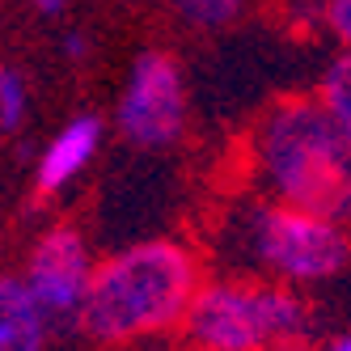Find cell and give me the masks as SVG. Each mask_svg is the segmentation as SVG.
<instances>
[{
  "mask_svg": "<svg viewBox=\"0 0 351 351\" xmlns=\"http://www.w3.org/2000/svg\"><path fill=\"white\" fill-rule=\"evenodd\" d=\"M250 165L267 199L351 229V144L317 97L275 102L250 136Z\"/></svg>",
  "mask_w": 351,
  "mask_h": 351,
  "instance_id": "obj_1",
  "label": "cell"
},
{
  "mask_svg": "<svg viewBox=\"0 0 351 351\" xmlns=\"http://www.w3.org/2000/svg\"><path fill=\"white\" fill-rule=\"evenodd\" d=\"M199 284V258L182 241H140L97 263L81 330L93 343H136L182 326Z\"/></svg>",
  "mask_w": 351,
  "mask_h": 351,
  "instance_id": "obj_2",
  "label": "cell"
},
{
  "mask_svg": "<svg viewBox=\"0 0 351 351\" xmlns=\"http://www.w3.org/2000/svg\"><path fill=\"white\" fill-rule=\"evenodd\" d=\"M220 245L237 267L280 284H322L351 263V229L275 199H250L220 224Z\"/></svg>",
  "mask_w": 351,
  "mask_h": 351,
  "instance_id": "obj_3",
  "label": "cell"
},
{
  "mask_svg": "<svg viewBox=\"0 0 351 351\" xmlns=\"http://www.w3.org/2000/svg\"><path fill=\"white\" fill-rule=\"evenodd\" d=\"M313 313L288 284L216 280L195 292L182 335L195 351H300Z\"/></svg>",
  "mask_w": 351,
  "mask_h": 351,
  "instance_id": "obj_4",
  "label": "cell"
},
{
  "mask_svg": "<svg viewBox=\"0 0 351 351\" xmlns=\"http://www.w3.org/2000/svg\"><path fill=\"white\" fill-rule=\"evenodd\" d=\"M186 128V81L165 51H144L119 97V132L136 148H169Z\"/></svg>",
  "mask_w": 351,
  "mask_h": 351,
  "instance_id": "obj_5",
  "label": "cell"
},
{
  "mask_svg": "<svg viewBox=\"0 0 351 351\" xmlns=\"http://www.w3.org/2000/svg\"><path fill=\"white\" fill-rule=\"evenodd\" d=\"M93 271H97V263L89 254V241L81 237V229L56 224V229H47L34 241L21 280L30 284L34 300L43 305V313L51 317V326H60V330H81V313H85Z\"/></svg>",
  "mask_w": 351,
  "mask_h": 351,
  "instance_id": "obj_6",
  "label": "cell"
},
{
  "mask_svg": "<svg viewBox=\"0 0 351 351\" xmlns=\"http://www.w3.org/2000/svg\"><path fill=\"white\" fill-rule=\"evenodd\" d=\"M51 317L43 313L21 275H0V351H47Z\"/></svg>",
  "mask_w": 351,
  "mask_h": 351,
  "instance_id": "obj_7",
  "label": "cell"
},
{
  "mask_svg": "<svg viewBox=\"0 0 351 351\" xmlns=\"http://www.w3.org/2000/svg\"><path fill=\"white\" fill-rule=\"evenodd\" d=\"M97 144H102V123H97L93 114H81V119H72L68 128L47 144V153L38 157V173H34V186L43 195H56L64 191L77 173L93 161L97 153Z\"/></svg>",
  "mask_w": 351,
  "mask_h": 351,
  "instance_id": "obj_8",
  "label": "cell"
},
{
  "mask_svg": "<svg viewBox=\"0 0 351 351\" xmlns=\"http://www.w3.org/2000/svg\"><path fill=\"white\" fill-rule=\"evenodd\" d=\"M317 102L326 106V114H330V123L339 128V136L351 144V47L330 68H326L322 89H317Z\"/></svg>",
  "mask_w": 351,
  "mask_h": 351,
  "instance_id": "obj_9",
  "label": "cell"
},
{
  "mask_svg": "<svg viewBox=\"0 0 351 351\" xmlns=\"http://www.w3.org/2000/svg\"><path fill=\"white\" fill-rule=\"evenodd\" d=\"M169 5L182 21H191V26L216 30V26H229V21L245 9V0H169Z\"/></svg>",
  "mask_w": 351,
  "mask_h": 351,
  "instance_id": "obj_10",
  "label": "cell"
},
{
  "mask_svg": "<svg viewBox=\"0 0 351 351\" xmlns=\"http://www.w3.org/2000/svg\"><path fill=\"white\" fill-rule=\"evenodd\" d=\"M26 119V81L17 68H0V128L17 132Z\"/></svg>",
  "mask_w": 351,
  "mask_h": 351,
  "instance_id": "obj_11",
  "label": "cell"
},
{
  "mask_svg": "<svg viewBox=\"0 0 351 351\" xmlns=\"http://www.w3.org/2000/svg\"><path fill=\"white\" fill-rule=\"evenodd\" d=\"M326 26L343 47H351V0H326Z\"/></svg>",
  "mask_w": 351,
  "mask_h": 351,
  "instance_id": "obj_12",
  "label": "cell"
},
{
  "mask_svg": "<svg viewBox=\"0 0 351 351\" xmlns=\"http://www.w3.org/2000/svg\"><path fill=\"white\" fill-rule=\"evenodd\" d=\"M64 56H68V60H85V56H89V38H85V34H68V38H64Z\"/></svg>",
  "mask_w": 351,
  "mask_h": 351,
  "instance_id": "obj_13",
  "label": "cell"
},
{
  "mask_svg": "<svg viewBox=\"0 0 351 351\" xmlns=\"http://www.w3.org/2000/svg\"><path fill=\"white\" fill-rule=\"evenodd\" d=\"M34 5H38L43 13H56V9H64V0H34Z\"/></svg>",
  "mask_w": 351,
  "mask_h": 351,
  "instance_id": "obj_14",
  "label": "cell"
},
{
  "mask_svg": "<svg viewBox=\"0 0 351 351\" xmlns=\"http://www.w3.org/2000/svg\"><path fill=\"white\" fill-rule=\"evenodd\" d=\"M326 351H351V335H343V339H335L330 347H326Z\"/></svg>",
  "mask_w": 351,
  "mask_h": 351,
  "instance_id": "obj_15",
  "label": "cell"
}]
</instances>
